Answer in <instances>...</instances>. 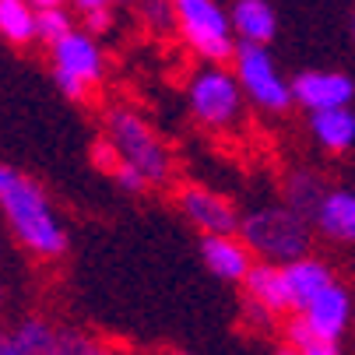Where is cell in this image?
<instances>
[{"label":"cell","mask_w":355,"mask_h":355,"mask_svg":"<svg viewBox=\"0 0 355 355\" xmlns=\"http://www.w3.org/2000/svg\"><path fill=\"white\" fill-rule=\"evenodd\" d=\"M103 71H106V57L95 35L71 28L60 42H53V78L67 98H81L88 85L103 78Z\"/></svg>","instance_id":"cell-7"},{"label":"cell","mask_w":355,"mask_h":355,"mask_svg":"<svg viewBox=\"0 0 355 355\" xmlns=\"http://www.w3.org/2000/svg\"><path fill=\"white\" fill-rule=\"evenodd\" d=\"M173 4H180V0H173Z\"/></svg>","instance_id":"cell-31"},{"label":"cell","mask_w":355,"mask_h":355,"mask_svg":"<svg viewBox=\"0 0 355 355\" xmlns=\"http://www.w3.org/2000/svg\"><path fill=\"white\" fill-rule=\"evenodd\" d=\"M0 215L8 218L15 239L35 257L53 261L67 253V229L57 218L46 190L15 166H0Z\"/></svg>","instance_id":"cell-1"},{"label":"cell","mask_w":355,"mask_h":355,"mask_svg":"<svg viewBox=\"0 0 355 355\" xmlns=\"http://www.w3.org/2000/svg\"><path fill=\"white\" fill-rule=\"evenodd\" d=\"M113 180L123 187V190H130V193H141V190H148L151 183L144 180V173L141 169H134V166H127V162H120L116 169H113Z\"/></svg>","instance_id":"cell-22"},{"label":"cell","mask_w":355,"mask_h":355,"mask_svg":"<svg viewBox=\"0 0 355 355\" xmlns=\"http://www.w3.org/2000/svg\"><path fill=\"white\" fill-rule=\"evenodd\" d=\"M232 67H236V78H239L246 98H253L261 110L282 113V110H288V103H295L292 85L278 74L264 42H246L243 39L232 53Z\"/></svg>","instance_id":"cell-4"},{"label":"cell","mask_w":355,"mask_h":355,"mask_svg":"<svg viewBox=\"0 0 355 355\" xmlns=\"http://www.w3.org/2000/svg\"><path fill=\"white\" fill-rule=\"evenodd\" d=\"M57 355H103V348H98L88 334H81V331H60Z\"/></svg>","instance_id":"cell-21"},{"label":"cell","mask_w":355,"mask_h":355,"mask_svg":"<svg viewBox=\"0 0 355 355\" xmlns=\"http://www.w3.org/2000/svg\"><path fill=\"white\" fill-rule=\"evenodd\" d=\"M116 4H134V0H116Z\"/></svg>","instance_id":"cell-28"},{"label":"cell","mask_w":355,"mask_h":355,"mask_svg":"<svg viewBox=\"0 0 355 355\" xmlns=\"http://www.w3.org/2000/svg\"><path fill=\"white\" fill-rule=\"evenodd\" d=\"M292 95L299 106L317 113V110H331V106H348L355 98V85L348 74H338V71H302L292 81Z\"/></svg>","instance_id":"cell-9"},{"label":"cell","mask_w":355,"mask_h":355,"mask_svg":"<svg viewBox=\"0 0 355 355\" xmlns=\"http://www.w3.org/2000/svg\"><path fill=\"white\" fill-rule=\"evenodd\" d=\"M180 32L193 46V53H200L211 64L232 60L236 46H232V25L229 15L215 4V0H180L176 4Z\"/></svg>","instance_id":"cell-6"},{"label":"cell","mask_w":355,"mask_h":355,"mask_svg":"<svg viewBox=\"0 0 355 355\" xmlns=\"http://www.w3.org/2000/svg\"><path fill=\"white\" fill-rule=\"evenodd\" d=\"M324 197H327V190H324L320 176H313V173H292L288 183H285V205L295 208L302 218H310V222L317 218Z\"/></svg>","instance_id":"cell-17"},{"label":"cell","mask_w":355,"mask_h":355,"mask_svg":"<svg viewBox=\"0 0 355 355\" xmlns=\"http://www.w3.org/2000/svg\"><path fill=\"white\" fill-rule=\"evenodd\" d=\"M302 317L310 320V327H313L320 338L338 341V338L345 334L348 320H352V295H348V288H341L338 282L327 285V288L310 302V306L302 310Z\"/></svg>","instance_id":"cell-12"},{"label":"cell","mask_w":355,"mask_h":355,"mask_svg":"<svg viewBox=\"0 0 355 355\" xmlns=\"http://www.w3.org/2000/svg\"><path fill=\"white\" fill-rule=\"evenodd\" d=\"M200 257H205V268L222 282H243L253 268V250L246 246V239H236V232L205 236L200 239Z\"/></svg>","instance_id":"cell-10"},{"label":"cell","mask_w":355,"mask_h":355,"mask_svg":"<svg viewBox=\"0 0 355 355\" xmlns=\"http://www.w3.org/2000/svg\"><path fill=\"white\" fill-rule=\"evenodd\" d=\"M116 4V0H74V8L88 18V15H95V11H110Z\"/></svg>","instance_id":"cell-25"},{"label":"cell","mask_w":355,"mask_h":355,"mask_svg":"<svg viewBox=\"0 0 355 355\" xmlns=\"http://www.w3.org/2000/svg\"><path fill=\"white\" fill-rule=\"evenodd\" d=\"M67 32H71V15L64 8H42V11H35V39L53 46Z\"/></svg>","instance_id":"cell-19"},{"label":"cell","mask_w":355,"mask_h":355,"mask_svg":"<svg viewBox=\"0 0 355 355\" xmlns=\"http://www.w3.org/2000/svg\"><path fill=\"white\" fill-rule=\"evenodd\" d=\"M317 229L331 239L341 243H355V193L348 190H327V197L320 200L317 211Z\"/></svg>","instance_id":"cell-14"},{"label":"cell","mask_w":355,"mask_h":355,"mask_svg":"<svg viewBox=\"0 0 355 355\" xmlns=\"http://www.w3.org/2000/svg\"><path fill=\"white\" fill-rule=\"evenodd\" d=\"M243 85L236 74L208 67L190 81V110L208 130H229L243 116Z\"/></svg>","instance_id":"cell-5"},{"label":"cell","mask_w":355,"mask_h":355,"mask_svg":"<svg viewBox=\"0 0 355 355\" xmlns=\"http://www.w3.org/2000/svg\"><path fill=\"white\" fill-rule=\"evenodd\" d=\"M0 35L15 46L35 39V8L28 0H0Z\"/></svg>","instance_id":"cell-18"},{"label":"cell","mask_w":355,"mask_h":355,"mask_svg":"<svg viewBox=\"0 0 355 355\" xmlns=\"http://www.w3.org/2000/svg\"><path fill=\"white\" fill-rule=\"evenodd\" d=\"M180 211L190 225L200 229V236H232L239 229V215L229 200L205 187H187L180 193Z\"/></svg>","instance_id":"cell-8"},{"label":"cell","mask_w":355,"mask_h":355,"mask_svg":"<svg viewBox=\"0 0 355 355\" xmlns=\"http://www.w3.org/2000/svg\"><path fill=\"white\" fill-rule=\"evenodd\" d=\"M282 355H299V352H282Z\"/></svg>","instance_id":"cell-30"},{"label":"cell","mask_w":355,"mask_h":355,"mask_svg":"<svg viewBox=\"0 0 355 355\" xmlns=\"http://www.w3.org/2000/svg\"><path fill=\"white\" fill-rule=\"evenodd\" d=\"M141 15H144V21H148L151 28H159V32H166V28H173V25L180 21L173 0H144Z\"/></svg>","instance_id":"cell-20"},{"label":"cell","mask_w":355,"mask_h":355,"mask_svg":"<svg viewBox=\"0 0 355 355\" xmlns=\"http://www.w3.org/2000/svg\"><path fill=\"white\" fill-rule=\"evenodd\" d=\"M285 268V278H288V292H292V306L302 313L310 306V302L327 288V285H334V278H331V268L324 264V261H317V257H295V261H288V264H282Z\"/></svg>","instance_id":"cell-13"},{"label":"cell","mask_w":355,"mask_h":355,"mask_svg":"<svg viewBox=\"0 0 355 355\" xmlns=\"http://www.w3.org/2000/svg\"><path fill=\"white\" fill-rule=\"evenodd\" d=\"M106 141L116 148L120 162L141 169L151 187L169 183V176H173L169 148L159 141V134L151 130L134 110H110V116H106Z\"/></svg>","instance_id":"cell-2"},{"label":"cell","mask_w":355,"mask_h":355,"mask_svg":"<svg viewBox=\"0 0 355 355\" xmlns=\"http://www.w3.org/2000/svg\"><path fill=\"white\" fill-rule=\"evenodd\" d=\"M310 130L327 151H345L355 144V113L348 106H331L310 113Z\"/></svg>","instance_id":"cell-16"},{"label":"cell","mask_w":355,"mask_h":355,"mask_svg":"<svg viewBox=\"0 0 355 355\" xmlns=\"http://www.w3.org/2000/svg\"><path fill=\"white\" fill-rule=\"evenodd\" d=\"M0 355H28L18 331H0Z\"/></svg>","instance_id":"cell-23"},{"label":"cell","mask_w":355,"mask_h":355,"mask_svg":"<svg viewBox=\"0 0 355 355\" xmlns=\"http://www.w3.org/2000/svg\"><path fill=\"white\" fill-rule=\"evenodd\" d=\"M246 285V299L253 302H261L264 310H271L275 317L278 313H288L295 310L292 306V292H288V278H285V268L275 264V261H261V264H253L250 275L243 278Z\"/></svg>","instance_id":"cell-11"},{"label":"cell","mask_w":355,"mask_h":355,"mask_svg":"<svg viewBox=\"0 0 355 355\" xmlns=\"http://www.w3.org/2000/svg\"><path fill=\"white\" fill-rule=\"evenodd\" d=\"M299 355H338V348H334V341H327V338H317V341H310L306 348H302Z\"/></svg>","instance_id":"cell-26"},{"label":"cell","mask_w":355,"mask_h":355,"mask_svg":"<svg viewBox=\"0 0 355 355\" xmlns=\"http://www.w3.org/2000/svg\"><path fill=\"white\" fill-rule=\"evenodd\" d=\"M0 302H4V285H0Z\"/></svg>","instance_id":"cell-29"},{"label":"cell","mask_w":355,"mask_h":355,"mask_svg":"<svg viewBox=\"0 0 355 355\" xmlns=\"http://www.w3.org/2000/svg\"><path fill=\"white\" fill-rule=\"evenodd\" d=\"M239 236L253 253H261L264 261L288 264L302 257L310 246V218H302L295 208H264L253 211L250 218L239 222Z\"/></svg>","instance_id":"cell-3"},{"label":"cell","mask_w":355,"mask_h":355,"mask_svg":"<svg viewBox=\"0 0 355 355\" xmlns=\"http://www.w3.org/2000/svg\"><path fill=\"white\" fill-rule=\"evenodd\" d=\"M232 28L246 42H264L268 46L275 39L278 18H275L268 0H236L232 4Z\"/></svg>","instance_id":"cell-15"},{"label":"cell","mask_w":355,"mask_h":355,"mask_svg":"<svg viewBox=\"0 0 355 355\" xmlns=\"http://www.w3.org/2000/svg\"><path fill=\"white\" fill-rule=\"evenodd\" d=\"M103 355H110V352H103Z\"/></svg>","instance_id":"cell-32"},{"label":"cell","mask_w":355,"mask_h":355,"mask_svg":"<svg viewBox=\"0 0 355 355\" xmlns=\"http://www.w3.org/2000/svg\"><path fill=\"white\" fill-rule=\"evenodd\" d=\"M28 4L35 11H42V8H64V0H28Z\"/></svg>","instance_id":"cell-27"},{"label":"cell","mask_w":355,"mask_h":355,"mask_svg":"<svg viewBox=\"0 0 355 355\" xmlns=\"http://www.w3.org/2000/svg\"><path fill=\"white\" fill-rule=\"evenodd\" d=\"M85 21H88V32H92V35H95V32H106V28L113 25V11H95V15H88Z\"/></svg>","instance_id":"cell-24"}]
</instances>
